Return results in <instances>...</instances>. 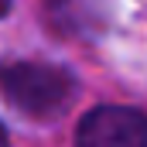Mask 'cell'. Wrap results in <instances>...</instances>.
<instances>
[{"label":"cell","instance_id":"1","mask_svg":"<svg viewBox=\"0 0 147 147\" xmlns=\"http://www.w3.org/2000/svg\"><path fill=\"white\" fill-rule=\"evenodd\" d=\"M0 92L17 113L31 120H51L69 110L75 96V79L62 65L10 62L0 69Z\"/></svg>","mask_w":147,"mask_h":147},{"label":"cell","instance_id":"2","mask_svg":"<svg viewBox=\"0 0 147 147\" xmlns=\"http://www.w3.org/2000/svg\"><path fill=\"white\" fill-rule=\"evenodd\" d=\"M75 147H147V116L130 106H96L79 120Z\"/></svg>","mask_w":147,"mask_h":147},{"label":"cell","instance_id":"3","mask_svg":"<svg viewBox=\"0 0 147 147\" xmlns=\"http://www.w3.org/2000/svg\"><path fill=\"white\" fill-rule=\"evenodd\" d=\"M7 10H10V0H0V17H3Z\"/></svg>","mask_w":147,"mask_h":147},{"label":"cell","instance_id":"4","mask_svg":"<svg viewBox=\"0 0 147 147\" xmlns=\"http://www.w3.org/2000/svg\"><path fill=\"white\" fill-rule=\"evenodd\" d=\"M0 147H7V134H3V127H0Z\"/></svg>","mask_w":147,"mask_h":147}]
</instances>
